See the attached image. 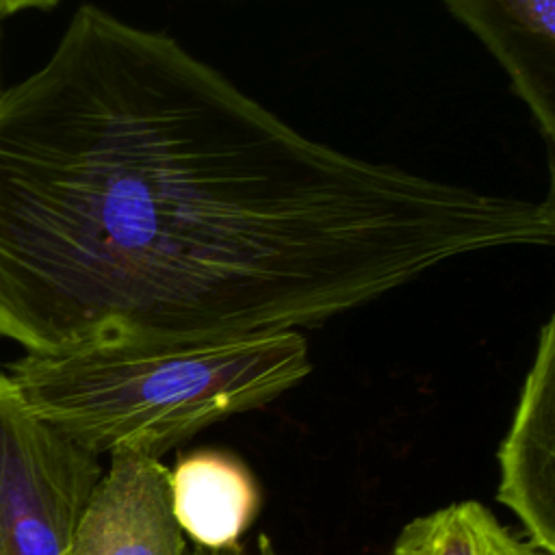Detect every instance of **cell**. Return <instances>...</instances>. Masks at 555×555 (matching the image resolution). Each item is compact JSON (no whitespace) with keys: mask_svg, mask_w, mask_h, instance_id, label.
Returning <instances> with one entry per match:
<instances>
[{"mask_svg":"<svg viewBox=\"0 0 555 555\" xmlns=\"http://www.w3.org/2000/svg\"><path fill=\"white\" fill-rule=\"evenodd\" d=\"M186 555H247L245 546L241 542L230 544V546H221V548H204V546H193Z\"/></svg>","mask_w":555,"mask_h":555,"instance_id":"30bf717a","label":"cell"},{"mask_svg":"<svg viewBox=\"0 0 555 555\" xmlns=\"http://www.w3.org/2000/svg\"><path fill=\"white\" fill-rule=\"evenodd\" d=\"M61 0H0V17L15 15L20 11H30V9H52Z\"/></svg>","mask_w":555,"mask_h":555,"instance_id":"9c48e42d","label":"cell"},{"mask_svg":"<svg viewBox=\"0 0 555 555\" xmlns=\"http://www.w3.org/2000/svg\"><path fill=\"white\" fill-rule=\"evenodd\" d=\"M553 241V199L319 143L95 4L0 89V336L26 353L314 327L451 258Z\"/></svg>","mask_w":555,"mask_h":555,"instance_id":"6da1fadb","label":"cell"},{"mask_svg":"<svg viewBox=\"0 0 555 555\" xmlns=\"http://www.w3.org/2000/svg\"><path fill=\"white\" fill-rule=\"evenodd\" d=\"M496 501L542 553L555 555V319L538 338L499 453Z\"/></svg>","mask_w":555,"mask_h":555,"instance_id":"277c9868","label":"cell"},{"mask_svg":"<svg viewBox=\"0 0 555 555\" xmlns=\"http://www.w3.org/2000/svg\"><path fill=\"white\" fill-rule=\"evenodd\" d=\"M80 516L74 555H186L160 457L115 453Z\"/></svg>","mask_w":555,"mask_h":555,"instance_id":"5b68a950","label":"cell"},{"mask_svg":"<svg viewBox=\"0 0 555 555\" xmlns=\"http://www.w3.org/2000/svg\"><path fill=\"white\" fill-rule=\"evenodd\" d=\"M297 330L202 338H93L24 353L9 377L46 423L95 455L160 457L204 427L262 408L310 373Z\"/></svg>","mask_w":555,"mask_h":555,"instance_id":"7a4b0ae2","label":"cell"},{"mask_svg":"<svg viewBox=\"0 0 555 555\" xmlns=\"http://www.w3.org/2000/svg\"><path fill=\"white\" fill-rule=\"evenodd\" d=\"M102 473L100 455L37 416L0 373V555H74Z\"/></svg>","mask_w":555,"mask_h":555,"instance_id":"3957f363","label":"cell"},{"mask_svg":"<svg viewBox=\"0 0 555 555\" xmlns=\"http://www.w3.org/2000/svg\"><path fill=\"white\" fill-rule=\"evenodd\" d=\"M509 76L548 150L555 141V0H440Z\"/></svg>","mask_w":555,"mask_h":555,"instance_id":"8992f818","label":"cell"},{"mask_svg":"<svg viewBox=\"0 0 555 555\" xmlns=\"http://www.w3.org/2000/svg\"><path fill=\"white\" fill-rule=\"evenodd\" d=\"M173 516L195 546L241 542L256 520L260 490L247 466L223 451H195L169 468Z\"/></svg>","mask_w":555,"mask_h":555,"instance_id":"52a82bcc","label":"cell"},{"mask_svg":"<svg viewBox=\"0 0 555 555\" xmlns=\"http://www.w3.org/2000/svg\"><path fill=\"white\" fill-rule=\"evenodd\" d=\"M390 555H546L479 501H457L412 518Z\"/></svg>","mask_w":555,"mask_h":555,"instance_id":"ba28073f","label":"cell"}]
</instances>
